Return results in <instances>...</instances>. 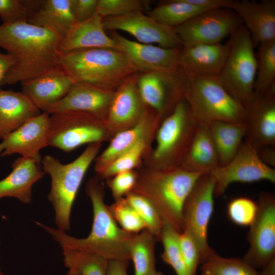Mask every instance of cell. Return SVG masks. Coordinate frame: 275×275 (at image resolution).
I'll use <instances>...</instances> for the list:
<instances>
[{
    "instance_id": "cell-37",
    "label": "cell",
    "mask_w": 275,
    "mask_h": 275,
    "mask_svg": "<svg viewBox=\"0 0 275 275\" xmlns=\"http://www.w3.org/2000/svg\"><path fill=\"white\" fill-rule=\"evenodd\" d=\"M178 233L164 222L160 238L163 247L161 257L173 268L176 275H188L178 243Z\"/></svg>"
},
{
    "instance_id": "cell-4",
    "label": "cell",
    "mask_w": 275,
    "mask_h": 275,
    "mask_svg": "<svg viewBox=\"0 0 275 275\" xmlns=\"http://www.w3.org/2000/svg\"><path fill=\"white\" fill-rule=\"evenodd\" d=\"M101 146V143L89 144L79 156L66 164L49 155L42 158V169L50 178L48 199L54 209L57 229L66 232L70 230L71 213L77 192Z\"/></svg>"
},
{
    "instance_id": "cell-2",
    "label": "cell",
    "mask_w": 275,
    "mask_h": 275,
    "mask_svg": "<svg viewBox=\"0 0 275 275\" xmlns=\"http://www.w3.org/2000/svg\"><path fill=\"white\" fill-rule=\"evenodd\" d=\"M85 191L90 198L93 222L89 235L84 238L71 236L64 231L40 222L36 224L47 232L62 249L94 253L112 260H130L129 246L136 234L129 233L118 225L104 201V191L96 177L86 183Z\"/></svg>"
},
{
    "instance_id": "cell-38",
    "label": "cell",
    "mask_w": 275,
    "mask_h": 275,
    "mask_svg": "<svg viewBox=\"0 0 275 275\" xmlns=\"http://www.w3.org/2000/svg\"><path fill=\"white\" fill-rule=\"evenodd\" d=\"M146 146V140L139 142L97 173L96 177L99 180L108 179L118 173L132 171L139 162Z\"/></svg>"
},
{
    "instance_id": "cell-32",
    "label": "cell",
    "mask_w": 275,
    "mask_h": 275,
    "mask_svg": "<svg viewBox=\"0 0 275 275\" xmlns=\"http://www.w3.org/2000/svg\"><path fill=\"white\" fill-rule=\"evenodd\" d=\"M203 11L187 0H168L151 10L148 15L167 26L175 28L194 17Z\"/></svg>"
},
{
    "instance_id": "cell-44",
    "label": "cell",
    "mask_w": 275,
    "mask_h": 275,
    "mask_svg": "<svg viewBox=\"0 0 275 275\" xmlns=\"http://www.w3.org/2000/svg\"><path fill=\"white\" fill-rule=\"evenodd\" d=\"M138 177V175L135 172L129 171L118 173L107 180V184L115 200L123 198L132 191Z\"/></svg>"
},
{
    "instance_id": "cell-40",
    "label": "cell",
    "mask_w": 275,
    "mask_h": 275,
    "mask_svg": "<svg viewBox=\"0 0 275 275\" xmlns=\"http://www.w3.org/2000/svg\"><path fill=\"white\" fill-rule=\"evenodd\" d=\"M257 203L246 197H239L232 200L227 206L229 219L241 226H250L254 222L257 212Z\"/></svg>"
},
{
    "instance_id": "cell-52",
    "label": "cell",
    "mask_w": 275,
    "mask_h": 275,
    "mask_svg": "<svg viewBox=\"0 0 275 275\" xmlns=\"http://www.w3.org/2000/svg\"><path fill=\"white\" fill-rule=\"evenodd\" d=\"M153 275H163L161 272L156 271L154 274Z\"/></svg>"
},
{
    "instance_id": "cell-43",
    "label": "cell",
    "mask_w": 275,
    "mask_h": 275,
    "mask_svg": "<svg viewBox=\"0 0 275 275\" xmlns=\"http://www.w3.org/2000/svg\"><path fill=\"white\" fill-rule=\"evenodd\" d=\"M0 17L3 24L28 21L29 12L20 0H0Z\"/></svg>"
},
{
    "instance_id": "cell-28",
    "label": "cell",
    "mask_w": 275,
    "mask_h": 275,
    "mask_svg": "<svg viewBox=\"0 0 275 275\" xmlns=\"http://www.w3.org/2000/svg\"><path fill=\"white\" fill-rule=\"evenodd\" d=\"M28 22L52 30L62 36L76 22L71 0L39 1L30 12Z\"/></svg>"
},
{
    "instance_id": "cell-9",
    "label": "cell",
    "mask_w": 275,
    "mask_h": 275,
    "mask_svg": "<svg viewBox=\"0 0 275 275\" xmlns=\"http://www.w3.org/2000/svg\"><path fill=\"white\" fill-rule=\"evenodd\" d=\"M107 136L105 121L92 114L62 111L49 115L47 146L69 152L85 144L101 143Z\"/></svg>"
},
{
    "instance_id": "cell-15",
    "label": "cell",
    "mask_w": 275,
    "mask_h": 275,
    "mask_svg": "<svg viewBox=\"0 0 275 275\" xmlns=\"http://www.w3.org/2000/svg\"><path fill=\"white\" fill-rule=\"evenodd\" d=\"M105 30H121L134 36L140 43L172 48L182 46L174 28L164 25L142 11L103 18Z\"/></svg>"
},
{
    "instance_id": "cell-42",
    "label": "cell",
    "mask_w": 275,
    "mask_h": 275,
    "mask_svg": "<svg viewBox=\"0 0 275 275\" xmlns=\"http://www.w3.org/2000/svg\"><path fill=\"white\" fill-rule=\"evenodd\" d=\"M178 243L188 275H196L199 264L202 262L199 248L191 235L183 230L178 233Z\"/></svg>"
},
{
    "instance_id": "cell-36",
    "label": "cell",
    "mask_w": 275,
    "mask_h": 275,
    "mask_svg": "<svg viewBox=\"0 0 275 275\" xmlns=\"http://www.w3.org/2000/svg\"><path fill=\"white\" fill-rule=\"evenodd\" d=\"M125 199L142 219L146 229L156 237L157 241H160L164 221L153 205L143 196L133 192L127 194Z\"/></svg>"
},
{
    "instance_id": "cell-12",
    "label": "cell",
    "mask_w": 275,
    "mask_h": 275,
    "mask_svg": "<svg viewBox=\"0 0 275 275\" xmlns=\"http://www.w3.org/2000/svg\"><path fill=\"white\" fill-rule=\"evenodd\" d=\"M215 181L214 196H221L234 182L251 183L260 180L275 182V170L263 162L257 149L250 141L243 142L234 157L226 164L209 173Z\"/></svg>"
},
{
    "instance_id": "cell-41",
    "label": "cell",
    "mask_w": 275,
    "mask_h": 275,
    "mask_svg": "<svg viewBox=\"0 0 275 275\" xmlns=\"http://www.w3.org/2000/svg\"><path fill=\"white\" fill-rule=\"evenodd\" d=\"M146 1L98 0L96 12L103 18L142 11L148 6Z\"/></svg>"
},
{
    "instance_id": "cell-10",
    "label": "cell",
    "mask_w": 275,
    "mask_h": 275,
    "mask_svg": "<svg viewBox=\"0 0 275 275\" xmlns=\"http://www.w3.org/2000/svg\"><path fill=\"white\" fill-rule=\"evenodd\" d=\"M215 181L210 173L202 175L187 197L183 209V230L193 237L202 262L214 251L208 245V228L214 208Z\"/></svg>"
},
{
    "instance_id": "cell-5",
    "label": "cell",
    "mask_w": 275,
    "mask_h": 275,
    "mask_svg": "<svg viewBox=\"0 0 275 275\" xmlns=\"http://www.w3.org/2000/svg\"><path fill=\"white\" fill-rule=\"evenodd\" d=\"M61 67L75 82L116 90L122 81L137 72L120 51L95 48L60 54Z\"/></svg>"
},
{
    "instance_id": "cell-13",
    "label": "cell",
    "mask_w": 275,
    "mask_h": 275,
    "mask_svg": "<svg viewBox=\"0 0 275 275\" xmlns=\"http://www.w3.org/2000/svg\"><path fill=\"white\" fill-rule=\"evenodd\" d=\"M242 25L238 15L230 8L203 12L174 28L183 47L216 44Z\"/></svg>"
},
{
    "instance_id": "cell-35",
    "label": "cell",
    "mask_w": 275,
    "mask_h": 275,
    "mask_svg": "<svg viewBox=\"0 0 275 275\" xmlns=\"http://www.w3.org/2000/svg\"><path fill=\"white\" fill-rule=\"evenodd\" d=\"M200 270L201 275H259L243 259L222 257L214 251L202 262Z\"/></svg>"
},
{
    "instance_id": "cell-8",
    "label": "cell",
    "mask_w": 275,
    "mask_h": 275,
    "mask_svg": "<svg viewBox=\"0 0 275 275\" xmlns=\"http://www.w3.org/2000/svg\"><path fill=\"white\" fill-rule=\"evenodd\" d=\"M229 52L218 79L227 92L246 107L255 96L257 59L250 34L242 25L230 35Z\"/></svg>"
},
{
    "instance_id": "cell-39",
    "label": "cell",
    "mask_w": 275,
    "mask_h": 275,
    "mask_svg": "<svg viewBox=\"0 0 275 275\" xmlns=\"http://www.w3.org/2000/svg\"><path fill=\"white\" fill-rule=\"evenodd\" d=\"M108 208L116 223L125 231L137 234L146 228L144 223L125 198L115 200Z\"/></svg>"
},
{
    "instance_id": "cell-47",
    "label": "cell",
    "mask_w": 275,
    "mask_h": 275,
    "mask_svg": "<svg viewBox=\"0 0 275 275\" xmlns=\"http://www.w3.org/2000/svg\"><path fill=\"white\" fill-rule=\"evenodd\" d=\"M128 264L127 261H109L106 275H128Z\"/></svg>"
},
{
    "instance_id": "cell-6",
    "label": "cell",
    "mask_w": 275,
    "mask_h": 275,
    "mask_svg": "<svg viewBox=\"0 0 275 275\" xmlns=\"http://www.w3.org/2000/svg\"><path fill=\"white\" fill-rule=\"evenodd\" d=\"M187 75L189 84L184 98L199 123L245 122L246 107L227 92L217 76Z\"/></svg>"
},
{
    "instance_id": "cell-20",
    "label": "cell",
    "mask_w": 275,
    "mask_h": 275,
    "mask_svg": "<svg viewBox=\"0 0 275 275\" xmlns=\"http://www.w3.org/2000/svg\"><path fill=\"white\" fill-rule=\"evenodd\" d=\"M229 8L244 23L254 47L275 40V0L233 1Z\"/></svg>"
},
{
    "instance_id": "cell-46",
    "label": "cell",
    "mask_w": 275,
    "mask_h": 275,
    "mask_svg": "<svg viewBox=\"0 0 275 275\" xmlns=\"http://www.w3.org/2000/svg\"><path fill=\"white\" fill-rule=\"evenodd\" d=\"M16 62V59L13 56L0 52V91L6 75Z\"/></svg>"
},
{
    "instance_id": "cell-34",
    "label": "cell",
    "mask_w": 275,
    "mask_h": 275,
    "mask_svg": "<svg viewBox=\"0 0 275 275\" xmlns=\"http://www.w3.org/2000/svg\"><path fill=\"white\" fill-rule=\"evenodd\" d=\"M64 265L79 275H106L109 261L97 254L62 249Z\"/></svg>"
},
{
    "instance_id": "cell-27",
    "label": "cell",
    "mask_w": 275,
    "mask_h": 275,
    "mask_svg": "<svg viewBox=\"0 0 275 275\" xmlns=\"http://www.w3.org/2000/svg\"><path fill=\"white\" fill-rule=\"evenodd\" d=\"M41 111L22 92L0 91V139L17 129Z\"/></svg>"
},
{
    "instance_id": "cell-3",
    "label": "cell",
    "mask_w": 275,
    "mask_h": 275,
    "mask_svg": "<svg viewBox=\"0 0 275 275\" xmlns=\"http://www.w3.org/2000/svg\"><path fill=\"white\" fill-rule=\"evenodd\" d=\"M204 174L181 168L153 169L138 175L131 192L149 200L162 220L180 233L183 230L182 213L185 202Z\"/></svg>"
},
{
    "instance_id": "cell-18",
    "label": "cell",
    "mask_w": 275,
    "mask_h": 275,
    "mask_svg": "<svg viewBox=\"0 0 275 275\" xmlns=\"http://www.w3.org/2000/svg\"><path fill=\"white\" fill-rule=\"evenodd\" d=\"M138 76L137 72L130 75L116 89L105 119L110 128L120 131L132 127L147 107L139 92Z\"/></svg>"
},
{
    "instance_id": "cell-1",
    "label": "cell",
    "mask_w": 275,
    "mask_h": 275,
    "mask_svg": "<svg viewBox=\"0 0 275 275\" xmlns=\"http://www.w3.org/2000/svg\"><path fill=\"white\" fill-rule=\"evenodd\" d=\"M61 37L52 30L28 21L1 24L0 47L16 60L2 85L21 83L61 67L58 48Z\"/></svg>"
},
{
    "instance_id": "cell-7",
    "label": "cell",
    "mask_w": 275,
    "mask_h": 275,
    "mask_svg": "<svg viewBox=\"0 0 275 275\" xmlns=\"http://www.w3.org/2000/svg\"><path fill=\"white\" fill-rule=\"evenodd\" d=\"M198 122L184 97L158 128L152 158L154 170L180 168L192 144Z\"/></svg>"
},
{
    "instance_id": "cell-31",
    "label": "cell",
    "mask_w": 275,
    "mask_h": 275,
    "mask_svg": "<svg viewBox=\"0 0 275 275\" xmlns=\"http://www.w3.org/2000/svg\"><path fill=\"white\" fill-rule=\"evenodd\" d=\"M156 237L147 229L136 234L129 246L130 260L134 266V275H153L155 267Z\"/></svg>"
},
{
    "instance_id": "cell-16",
    "label": "cell",
    "mask_w": 275,
    "mask_h": 275,
    "mask_svg": "<svg viewBox=\"0 0 275 275\" xmlns=\"http://www.w3.org/2000/svg\"><path fill=\"white\" fill-rule=\"evenodd\" d=\"M111 37L137 72H172L181 69L179 57L182 46L168 48L141 43L129 40L115 31Z\"/></svg>"
},
{
    "instance_id": "cell-33",
    "label": "cell",
    "mask_w": 275,
    "mask_h": 275,
    "mask_svg": "<svg viewBox=\"0 0 275 275\" xmlns=\"http://www.w3.org/2000/svg\"><path fill=\"white\" fill-rule=\"evenodd\" d=\"M258 47L255 94L275 93V40Z\"/></svg>"
},
{
    "instance_id": "cell-17",
    "label": "cell",
    "mask_w": 275,
    "mask_h": 275,
    "mask_svg": "<svg viewBox=\"0 0 275 275\" xmlns=\"http://www.w3.org/2000/svg\"><path fill=\"white\" fill-rule=\"evenodd\" d=\"M49 115L41 112L2 140L0 156L18 154L41 162L40 151L47 146Z\"/></svg>"
},
{
    "instance_id": "cell-29",
    "label": "cell",
    "mask_w": 275,
    "mask_h": 275,
    "mask_svg": "<svg viewBox=\"0 0 275 275\" xmlns=\"http://www.w3.org/2000/svg\"><path fill=\"white\" fill-rule=\"evenodd\" d=\"M219 166L218 154L207 126L199 123L189 150L180 168L209 173Z\"/></svg>"
},
{
    "instance_id": "cell-22",
    "label": "cell",
    "mask_w": 275,
    "mask_h": 275,
    "mask_svg": "<svg viewBox=\"0 0 275 275\" xmlns=\"http://www.w3.org/2000/svg\"><path fill=\"white\" fill-rule=\"evenodd\" d=\"M105 30L103 18L95 13L85 21L76 22L61 37L59 51L63 54L95 48L118 50L116 43Z\"/></svg>"
},
{
    "instance_id": "cell-14",
    "label": "cell",
    "mask_w": 275,
    "mask_h": 275,
    "mask_svg": "<svg viewBox=\"0 0 275 275\" xmlns=\"http://www.w3.org/2000/svg\"><path fill=\"white\" fill-rule=\"evenodd\" d=\"M256 217L250 226V247L243 260L256 269L275 258V198L272 194L260 195Z\"/></svg>"
},
{
    "instance_id": "cell-50",
    "label": "cell",
    "mask_w": 275,
    "mask_h": 275,
    "mask_svg": "<svg viewBox=\"0 0 275 275\" xmlns=\"http://www.w3.org/2000/svg\"><path fill=\"white\" fill-rule=\"evenodd\" d=\"M66 275H79V274L74 270L68 269Z\"/></svg>"
},
{
    "instance_id": "cell-51",
    "label": "cell",
    "mask_w": 275,
    "mask_h": 275,
    "mask_svg": "<svg viewBox=\"0 0 275 275\" xmlns=\"http://www.w3.org/2000/svg\"><path fill=\"white\" fill-rule=\"evenodd\" d=\"M1 240H0V246H1ZM0 260H1V257H0ZM0 275H6L2 270V268L0 266Z\"/></svg>"
},
{
    "instance_id": "cell-49",
    "label": "cell",
    "mask_w": 275,
    "mask_h": 275,
    "mask_svg": "<svg viewBox=\"0 0 275 275\" xmlns=\"http://www.w3.org/2000/svg\"><path fill=\"white\" fill-rule=\"evenodd\" d=\"M259 275H275V258L262 267Z\"/></svg>"
},
{
    "instance_id": "cell-45",
    "label": "cell",
    "mask_w": 275,
    "mask_h": 275,
    "mask_svg": "<svg viewBox=\"0 0 275 275\" xmlns=\"http://www.w3.org/2000/svg\"><path fill=\"white\" fill-rule=\"evenodd\" d=\"M98 0H71L72 12L76 22L85 21L96 12Z\"/></svg>"
},
{
    "instance_id": "cell-48",
    "label": "cell",
    "mask_w": 275,
    "mask_h": 275,
    "mask_svg": "<svg viewBox=\"0 0 275 275\" xmlns=\"http://www.w3.org/2000/svg\"><path fill=\"white\" fill-rule=\"evenodd\" d=\"M257 152L261 160L267 165L275 166V150L273 146H264L257 149Z\"/></svg>"
},
{
    "instance_id": "cell-21",
    "label": "cell",
    "mask_w": 275,
    "mask_h": 275,
    "mask_svg": "<svg viewBox=\"0 0 275 275\" xmlns=\"http://www.w3.org/2000/svg\"><path fill=\"white\" fill-rule=\"evenodd\" d=\"M246 140L257 149L275 146V93L256 94L245 107Z\"/></svg>"
},
{
    "instance_id": "cell-30",
    "label": "cell",
    "mask_w": 275,
    "mask_h": 275,
    "mask_svg": "<svg viewBox=\"0 0 275 275\" xmlns=\"http://www.w3.org/2000/svg\"><path fill=\"white\" fill-rule=\"evenodd\" d=\"M207 127L215 146L219 166L228 163L238 151L247 132L245 122L214 121Z\"/></svg>"
},
{
    "instance_id": "cell-11",
    "label": "cell",
    "mask_w": 275,
    "mask_h": 275,
    "mask_svg": "<svg viewBox=\"0 0 275 275\" xmlns=\"http://www.w3.org/2000/svg\"><path fill=\"white\" fill-rule=\"evenodd\" d=\"M188 84V76L181 69L172 72H142L137 78L142 99L160 118L168 115L184 97Z\"/></svg>"
},
{
    "instance_id": "cell-24",
    "label": "cell",
    "mask_w": 275,
    "mask_h": 275,
    "mask_svg": "<svg viewBox=\"0 0 275 275\" xmlns=\"http://www.w3.org/2000/svg\"><path fill=\"white\" fill-rule=\"evenodd\" d=\"M75 82L61 68L50 70L21 82L22 92L42 112L63 99Z\"/></svg>"
},
{
    "instance_id": "cell-25",
    "label": "cell",
    "mask_w": 275,
    "mask_h": 275,
    "mask_svg": "<svg viewBox=\"0 0 275 275\" xmlns=\"http://www.w3.org/2000/svg\"><path fill=\"white\" fill-rule=\"evenodd\" d=\"M12 168L11 173L0 180V199L11 197L30 204L33 186L45 174L41 162L20 156L13 162Z\"/></svg>"
},
{
    "instance_id": "cell-19",
    "label": "cell",
    "mask_w": 275,
    "mask_h": 275,
    "mask_svg": "<svg viewBox=\"0 0 275 275\" xmlns=\"http://www.w3.org/2000/svg\"><path fill=\"white\" fill-rule=\"evenodd\" d=\"M115 91L90 84L74 82L63 99L50 105L44 112L51 114L62 111L84 112L105 121Z\"/></svg>"
},
{
    "instance_id": "cell-26",
    "label": "cell",
    "mask_w": 275,
    "mask_h": 275,
    "mask_svg": "<svg viewBox=\"0 0 275 275\" xmlns=\"http://www.w3.org/2000/svg\"><path fill=\"white\" fill-rule=\"evenodd\" d=\"M147 107L134 126L118 132L107 148L96 157L95 170L97 173L137 143L146 140L149 125L159 122L161 118L153 109H152L150 112L149 108Z\"/></svg>"
},
{
    "instance_id": "cell-23",
    "label": "cell",
    "mask_w": 275,
    "mask_h": 275,
    "mask_svg": "<svg viewBox=\"0 0 275 275\" xmlns=\"http://www.w3.org/2000/svg\"><path fill=\"white\" fill-rule=\"evenodd\" d=\"M228 52L227 43L182 46L179 57V66L188 75L217 76L223 67Z\"/></svg>"
}]
</instances>
